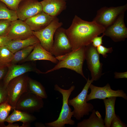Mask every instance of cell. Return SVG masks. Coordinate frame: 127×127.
Returning a JSON list of instances; mask_svg holds the SVG:
<instances>
[{"instance_id":"6da1fadb","label":"cell","mask_w":127,"mask_h":127,"mask_svg":"<svg viewBox=\"0 0 127 127\" xmlns=\"http://www.w3.org/2000/svg\"><path fill=\"white\" fill-rule=\"evenodd\" d=\"M105 29L93 21L84 20L75 15L70 26L66 29L72 51L91 43L94 38L103 33Z\"/></svg>"},{"instance_id":"7a4b0ae2","label":"cell","mask_w":127,"mask_h":127,"mask_svg":"<svg viewBox=\"0 0 127 127\" xmlns=\"http://www.w3.org/2000/svg\"><path fill=\"white\" fill-rule=\"evenodd\" d=\"M85 46L82 47L66 54L56 57L58 60V63L53 68L44 73H47L61 68H66L75 71L87 80L83 70V64L85 60Z\"/></svg>"},{"instance_id":"3957f363","label":"cell","mask_w":127,"mask_h":127,"mask_svg":"<svg viewBox=\"0 0 127 127\" xmlns=\"http://www.w3.org/2000/svg\"><path fill=\"white\" fill-rule=\"evenodd\" d=\"M75 87V86L73 85L68 89L66 90L61 88L57 84L54 85V90L58 91L62 95V106L58 119L52 122L45 123V124L46 127H65V124L72 125L74 124L75 121L71 119L73 112L68 104V101Z\"/></svg>"},{"instance_id":"277c9868","label":"cell","mask_w":127,"mask_h":127,"mask_svg":"<svg viewBox=\"0 0 127 127\" xmlns=\"http://www.w3.org/2000/svg\"><path fill=\"white\" fill-rule=\"evenodd\" d=\"M93 81L90 79L89 76L81 92L75 97L68 100V105L72 106L74 108L73 116L77 120H80L85 115H89V112H92L94 109L93 105L87 103L86 99L89 86Z\"/></svg>"},{"instance_id":"5b68a950","label":"cell","mask_w":127,"mask_h":127,"mask_svg":"<svg viewBox=\"0 0 127 127\" xmlns=\"http://www.w3.org/2000/svg\"><path fill=\"white\" fill-rule=\"evenodd\" d=\"M28 77L25 74L11 80L7 86V102L15 109L19 99L24 93L28 92Z\"/></svg>"},{"instance_id":"8992f818","label":"cell","mask_w":127,"mask_h":127,"mask_svg":"<svg viewBox=\"0 0 127 127\" xmlns=\"http://www.w3.org/2000/svg\"><path fill=\"white\" fill-rule=\"evenodd\" d=\"M99 55L92 43L85 46V59L93 81L98 80L103 75V64L100 62Z\"/></svg>"},{"instance_id":"52a82bcc","label":"cell","mask_w":127,"mask_h":127,"mask_svg":"<svg viewBox=\"0 0 127 127\" xmlns=\"http://www.w3.org/2000/svg\"><path fill=\"white\" fill-rule=\"evenodd\" d=\"M62 25L63 23L59 22V19L56 17L45 28L38 31H33V33L38 39L41 46L51 53L55 33Z\"/></svg>"},{"instance_id":"ba28073f","label":"cell","mask_w":127,"mask_h":127,"mask_svg":"<svg viewBox=\"0 0 127 127\" xmlns=\"http://www.w3.org/2000/svg\"><path fill=\"white\" fill-rule=\"evenodd\" d=\"M127 9V4L116 7H102L98 10L93 19L97 24L106 28L112 24L121 14Z\"/></svg>"},{"instance_id":"9c48e42d","label":"cell","mask_w":127,"mask_h":127,"mask_svg":"<svg viewBox=\"0 0 127 127\" xmlns=\"http://www.w3.org/2000/svg\"><path fill=\"white\" fill-rule=\"evenodd\" d=\"M51 53L56 57L66 54L72 51L66 29L61 27L58 28L55 33Z\"/></svg>"},{"instance_id":"30bf717a","label":"cell","mask_w":127,"mask_h":127,"mask_svg":"<svg viewBox=\"0 0 127 127\" xmlns=\"http://www.w3.org/2000/svg\"><path fill=\"white\" fill-rule=\"evenodd\" d=\"M44 104L42 99L27 92L19 99L15 109L29 113L38 112L43 107Z\"/></svg>"},{"instance_id":"8fae6325","label":"cell","mask_w":127,"mask_h":127,"mask_svg":"<svg viewBox=\"0 0 127 127\" xmlns=\"http://www.w3.org/2000/svg\"><path fill=\"white\" fill-rule=\"evenodd\" d=\"M89 88L91 92L87 95L86 99L87 102L95 99H103L113 97H121L125 100L127 99V95L122 90H113L108 83L103 87L97 86L91 83Z\"/></svg>"},{"instance_id":"7c38bea8","label":"cell","mask_w":127,"mask_h":127,"mask_svg":"<svg viewBox=\"0 0 127 127\" xmlns=\"http://www.w3.org/2000/svg\"><path fill=\"white\" fill-rule=\"evenodd\" d=\"M124 13L120 14L112 24L105 28L103 34L115 42L124 40L127 37V28L124 22Z\"/></svg>"},{"instance_id":"4fadbf2b","label":"cell","mask_w":127,"mask_h":127,"mask_svg":"<svg viewBox=\"0 0 127 127\" xmlns=\"http://www.w3.org/2000/svg\"><path fill=\"white\" fill-rule=\"evenodd\" d=\"M42 11L41 4L38 0H23L16 12L18 19L24 21Z\"/></svg>"},{"instance_id":"5bb4252c","label":"cell","mask_w":127,"mask_h":127,"mask_svg":"<svg viewBox=\"0 0 127 127\" xmlns=\"http://www.w3.org/2000/svg\"><path fill=\"white\" fill-rule=\"evenodd\" d=\"M33 35V31L25 22L18 19L11 22L7 36L14 40L25 39Z\"/></svg>"},{"instance_id":"9a60e30c","label":"cell","mask_w":127,"mask_h":127,"mask_svg":"<svg viewBox=\"0 0 127 127\" xmlns=\"http://www.w3.org/2000/svg\"><path fill=\"white\" fill-rule=\"evenodd\" d=\"M8 70L3 78V83L7 87L9 82L13 79L29 72H34L38 74L44 73L33 65L11 64L8 67Z\"/></svg>"},{"instance_id":"2e32d148","label":"cell","mask_w":127,"mask_h":127,"mask_svg":"<svg viewBox=\"0 0 127 127\" xmlns=\"http://www.w3.org/2000/svg\"><path fill=\"white\" fill-rule=\"evenodd\" d=\"M56 17L48 15L42 11L24 21L32 31H36L45 28Z\"/></svg>"},{"instance_id":"e0dca14e","label":"cell","mask_w":127,"mask_h":127,"mask_svg":"<svg viewBox=\"0 0 127 127\" xmlns=\"http://www.w3.org/2000/svg\"><path fill=\"white\" fill-rule=\"evenodd\" d=\"M39 60H47L56 64L58 62V60L55 56L41 46L40 42L35 45L30 54L22 62Z\"/></svg>"},{"instance_id":"ac0fdd59","label":"cell","mask_w":127,"mask_h":127,"mask_svg":"<svg viewBox=\"0 0 127 127\" xmlns=\"http://www.w3.org/2000/svg\"><path fill=\"white\" fill-rule=\"evenodd\" d=\"M65 0H43L40 2L43 11L47 14L56 17L66 8Z\"/></svg>"},{"instance_id":"d6986e66","label":"cell","mask_w":127,"mask_h":127,"mask_svg":"<svg viewBox=\"0 0 127 127\" xmlns=\"http://www.w3.org/2000/svg\"><path fill=\"white\" fill-rule=\"evenodd\" d=\"M13 110L12 112L6 119L5 122L13 123L20 122L23 123V124L20 127H30L31 123L37 119L35 116L30 113L15 109Z\"/></svg>"},{"instance_id":"ffe728a7","label":"cell","mask_w":127,"mask_h":127,"mask_svg":"<svg viewBox=\"0 0 127 127\" xmlns=\"http://www.w3.org/2000/svg\"><path fill=\"white\" fill-rule=\"evenodd\" d=\"M39 42L38 39L34 35L25 39L12 40L6 46L14 54L19 50Z\"/></svg>"},{"instance_id":"44dd1931","label":"cell","mask_w":127,"mask_h":127,"mask_svg":"<svg viewBox=\"0 0 127 127\" xmlns=\"http://www.w3.org/2000/svg\"><path fill=\"white\" fill-rule=\"evenodd\" d=\"M89 118L78 123L77 127H105L104 120L100 113L93 109Z\"/></svg>"},{"instance_id":"7402d4cb","label":"cell","mask_w":127,"mask_h":127,"mask_svg":"<svg viewBox=\"0 0 127 127\" xmlns=\"http://www.w3.org/2000/svg\"><path fill=\"white\" fill-rule=\"evenodd\" d=\"M116 97H113L103 100L105 108V115L104 120L105 127H110L112 120L115 115V105Z\"/></svg>"},{"instance_id":"603a6c76","label":"cell","mask_w":127,"mask_h":127,"mask_svg":"<svg viewBox=\"0 0 127 127\" xmlns=\"http://www.w3.org/2000/svg\"><path fill=\"white\" fill-rule=\"evenodd\" d=\"M28 92L43 99H46L48 95L45 89L39 82L28 77Z\"/></svg>"},{"instance_id":"cb8c5ba5","label":"cell","mask_w":127,"mask_h":127,"mask_svg":"<svg viewBox=\"0 0 127 127\" xmlns=\"http://www.w3.org/2000/svg\"><path fill=\"white\" fill-rule=\"evenodd\" d=\"M14 54L6 46L0 48V67H8L11 64Z\"/></svg>"},{"instance_id":"d4e9b609","label":"cell","mask_w":127,"mask_h":127,"mask_svg":"<svg viewBox=\"0 0 127 127\" xmlns=\"http://www.w3.org/2000/svg\"><path fill=\"white\" fill-rule=\"evenodd\" d=\"M18 19L16 12L10 9L0 1V20H6L12 21Z\"/></svg>"},{"instance_id":"484cf974","label":"cell","mask_w":127,"mask_h":127,"mask_svg":"<svg viewBox=\"0 0 127 127\" xmlns=\"http://www.w3.org/2000/svg\"><path fill=\"white\" fill-rule=\"evenodd\" d=\"M35 45L29 46L19 50L14 53L11 64H16L18 63L22 62L30 54L33 50Z\"/></svg>"},{"instance_id":"4316f807","label":"cell","mask_w":127,"mask_h":127,"mask_svg":"<svg viewBox=\"0 0 127 127\" xmlns=\"http://www.w3.org/2000/svg\"><path fill=\"white\" fill-rule=\"evenodd\" d=\"M12 109L7 102L0 103V127H5L4 123Z\"/></svg>"},{"instance_id":"83f0119b","label":"cell","mask_w":127,"mask_h":127,"mask_svg":"<svg viewBox=\"0 0 127 127\" xmlns=\"http://www.w3.org/2000/svg\"><path fill=\"white\" fill-rule=\"evenodd\" d=\"M11 22L6 20H0V36H7Z\"/></svg>"},{"instance_id":"f1b7e54d","label":"cell","mask_w":127,"mask_h":127,"mask_svg":"<svg viewBox=\"0 0 127 127\" xmlns=\"http://www.w3.org/2000/svg\"><path fill=\"white\" fill-rule=\"evenodd\" d=\"M23 0H0L10 9L16 11L20 2Z\"/></svg>"},{"instance_id":"f546056e","label":"cell","mask_w":127,"mask_h":127,"mask_svg":"<svg viewBox=\"0 0 127 127\" xmlns=\"http://www.w3.org/2000/svg\"><path fill=\"white\" fill-rule=\"evenodd\" d=\"M7 87L4 86L3 82H0V103L7 102Z\"/></svg>"},{"instance_id":"4dcf8cb0","label":"cell","mask_w":127,"mask_h":127,"mask_svg":"<svg viewBox=\"0 0 127 127\" xmlns=\"http://www.w3.org/2000/svg\"><path fill=\"white\" fill-rule=\"evenodd\" d=\"M127 125L123 123L121 120L119 116L115 115L111 120L110 127H126Z\"/></svg>"},{"instance_id":"1f68e13d","label":"cell","mask_w":127,"mask_h":127,"mask_svg":"<svg viewBox=\"0 0 127 127\" xmlns=\"http://www.w3.org/2000/svg\"><path fill=\"white\" fill-rule=\"evenodd\" d=\"M97 51L99 54L101 55L104 58H106L107 56V53H111L113 51L112 47L107 48L101 45L97 47Z\"/></svg>"},{"instance_id":"d6a6232c","label":"cell","mask_w":127,"mask_h":127,"mask_svg":"<svg viewBox=\"0 0 127 127\" xmlns=\"http://www.w3.org/2000/svg\"><path fill=\"white\" fill-rule=\"evenodd\" d=\"M104 36L103 34L101 36H97L91 40V43L93 46L96 48L102 45L103 44L102 38Z\"/></svg>"},{"instance_id":"836d02e7","label":"cell","mask_w":127,"mask_h":127,"mask_svg":"<svg viewBox=\"0 0 127 127\" xmlns=\"http://www.w3.org/2000/svg\"><path fill=\"white\" fill-rule=\"evenodd\" d=\"M11 40L7 36H0V48L6 46Z\"/></svg>"},{"instance_id":"e575fe53","label":"cell","mask_w":127,"mask_h":127,"mask_svg":"<svg viewBox=\"0 0 127 127\" xmlns=\"http://www.w3.org/2000/svg\"><path fill=\"white\" fill-rule=\"evenodd\" d=\"M114 78L116 79L127 78V72H115L114 73Z\"/></svg>"},{"instance_id":"d590c367","label":"cell","mask_w":127,"mask_h":127,"mask_svg":"<svg viewBox=\"0 0 127 127\" xmlns=\"http://www.w3.org/2000/svg\"><path fill=\"white\" fill-rule=\"evenodd\" d=\"M5 68L0 67V80L4 77L7 73Z\"/></svg>"},{"instance_id":"8d00e7d4","label":"cell","mask_w":127,"mask_h":127,"mask_svg":"<svg viewBox=\"0 0 127 127\" xmlns=\"http://www.w3.org/2000/svg\"><path fill=\"white\" fill-rule=\"evenodd\" d=\"M35 125L37 127H46L45 124L40 122L36 123L35 124Z\"/></svg>"},{"instance_id":"74e56055","label":"cell","mask_w":127,"mask_h":127,"mask_svg":"<svg viewBox=\"0 0 127 127\" xmlns=\"http://www.w3.org/2000/svg\"><path fill=\"white\" fill-rule=\"evenodd\" d=\"M5 127H20L19 125L17 124H13V123H8V124L5 126Z\"/></svg>"},{"instance_id":"f35d334b","label":"cell","mask_w":127,"mask_h":127,"mask_svg":"<svg viewBox=\"0 0 127 127\" xmlns=\"http://www.w3.org/2000/svg\"></svg>"}]
</instances>
